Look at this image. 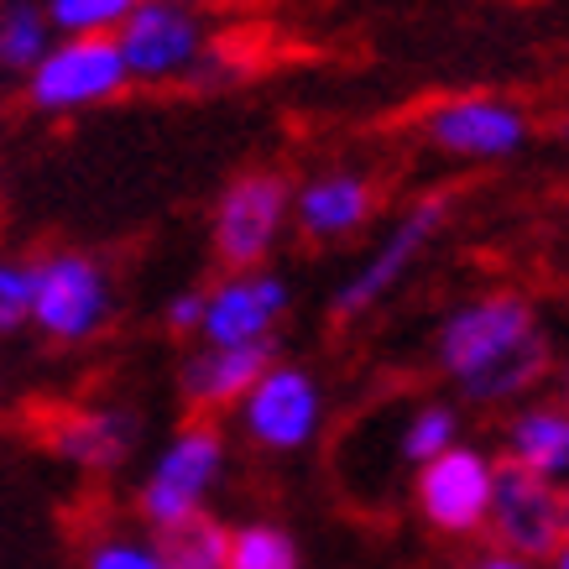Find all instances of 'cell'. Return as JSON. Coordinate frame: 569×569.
I'll list each match as a JSON object with an SVG mask.
<instances>
[{
	"mask_svg": "<svg viewBox=\"0 0 569 569\" xmlns=\"http://www.w3.org/2000/svg\"><path fill=\"white\" fill-rule=\"evenodd\" d=\"M486 528L497 538V553H512L522 565L553 559L565 549V491L533 470L501 460L491 470V512Z\"/></svg>",
	"mask_w": 569,
	"mask_h": 569,
	"instance_id": "1",
	"label": "cell"
},
{
	"mask_svg": "<svg viewBox=\"0 0 569 569\" xmlns=\"http://www.w3.org/2000/svg\"><path fill=\"white\" fill-rule=\"evenodd\" d=\"M220 466H224V439L214 423H189L178 433L173 445L157 455L152 476L141 486V518L152 522L157 533L173 528V522H189L204 512V497L209 486L220 481Z\"/></svg>",
	"mask_w": 569,
	"mask_h": 569,
	"instance_id": "2",
	"label": "cell"
},
{
	"mask_svg": "<svg viewBox=\"0 0 569 569\" xmlns=\"http://www.w3.org/2000/svg\"><path fill=\"white\" fill-rule=\"evenodd\" d=\"M538 335V313L522 293H486L466 309H455L439 329V366L449 381L481 377L486 366H497L507 350Z\"/></svg>",
	"mask_w": 569,
	"mask_h": 569,
	"instance_id": "3",
	"label": "cell"
},
{
	"mask_svg": "<svg viewBox=\"0 0 569 569\" xmlns=\"http://www.w3.org/2000/svg\"><path fill=\"white\" fill-rule=\"evenodd\" d=\"M126 89V63L116 37H69L48 48L42 63L27 73V100L37 110H84Z\"/></svg>",
	"mask_w": 569,
	"mask_h": 569,
	"instance_id": "4",
	"label": "cell"
},
{
	"mask_svg": "<svg viewBox=\"0 0 569 569\" xmlns=\"http://www.w3.org/2000/svg\"><path fill=\"white\" fill-rule=\"evenodd\" d=\"M32 319L52 340H89L110 319V277L94 257L63 251V257L37 261V298Z\"/></svg>",
	"mask_w": 569,
	"mask_h": 569,
	"instance_id": "5",
	"label": "cell"
},
{
	"mask_svg": "<svg viewBox=\"0 0 569 569\" xmlns=\"http://www.w3.org/2000/svg\"><path fill=\"white\" fill-rule=\"evenodd\" d=\"M445 214H449V193H423L418 204H408V214L392 224V236H387V241L371 251V261H366L361 272L335 293V319H356V313L377 309V298L392 293L397 282H402V272L433 246Z\"/></svg>",
	"mask_w": 569,
	"mask_h": 569,
	"instance_id": "6",
	"label": "cell"
},
{
	"mask_svg": "<svg viewBox=\"0 0 569 569\" xmlns=\"http://www.w3.org/2000/svg\"><path fill=\"white\" fill-rule=\"evenodd\" d=\"M491 460L481 449L455 445L445 449L439 460L418 470V512L429 528L439 533H476L486 528V512H491Z\"/></svg>",
	"mask_w": 569,
	"mask_h": 569,
	"instance_id": "7",
	"label": "cell"
},
{
	"mask_svg": "<svg viewBox=\"0 0 569 569\" xmlns=\"http://www.w3.org/2000/svg\"><path fill=\"white\" fill-rule=\"evenodd\" d=\"M288 214V183L277 173H246L214 204V251L230 267H257L272 251Z\"/></svg>",
	"mask_w": 569,
	"mask_h": 569,
	"instance_id": "8",
	"label": "cell"
},
{
	"mask_svg": "<svg viewBox=\"0 0 569 569\" xmlns=\"http://www.w3.org/2000/svg\"><path fill=\"white\" fill-rule=\"evenodd\" d=\"M116 48H121L126 79H168L193 69L204 32L183 6H131V17L116 32Z\"/></svg>",
	"mask_w": 569,
	"mask_h": 569,
	"instance_id": "9",
	"label": "cell"
},
{
	"mask_svg": "<svg viewBox=\"0 0 569 569\" xmlns=\"http://www.w3.org/2000/svg\"><path fill=\"white\" fill-rule=\"evenodd\" d=\"M423 141L449 157H512L528 141V116L507 100H445L423 116Z\"/></svg>",
	"mask_w": 569,
	"mask_h": 569,
	"instance_id": "10",
	"label": "cell"
},
{
	"mask_svg": "<svg viewBox=\"0 0 569 569\" xmlns=\"http://www.w3.org/2000/svg\"><path fill=\"white\" fill-rule=\"evenodd\" d=\"M241 423L261 449L309 445L313 423H319V387H313V377L298 371V366H272V371L246 392Z\"/></svg>",
	"mask_w": 569,
	"mask_h": 569,
	"instance_id": "11",
	"label": "cell"
},
{
	"mask_svg": "<svg viewBox=\"0 0 569 569\" xmlns=\"http://www.w3.org/2000/svg\"><path fill=\"white\" fill-rule=\"evenodd\" d=\"M282 303H288L282 277L241 272L204 298V325L199 329H204L209 350L257 346V340H272V325H277V313H282Z\"/></svg>",
	"mask_w": 569,
	"mask_h": 569,
	"instance_id": "12",
	"label": "cell"
},
{
	"mask_svg": "<svg viewBox=\"0 0 569 569\" xmlns=\"http://www.w3.org/2000/svg\"><path fill=\"white\" fill-rule=\"evenodd\" d=\"M137 413L126 408H63L48 413L42 439L52 455H63L79 470H116L137 445Z\"/></svg>",
	"mask_w": 569,
	"mask_h": 569,
	"instance_id": "13",
	"label": "cell"
},
{
	"mask_svg": "<svg viewBox=\"0 0 569 569\" xmlns=\"http://www.w3.org/2000/svg\"><path fill=\"white\" fill-rule=\"evenodd\" d=\"M267 371H272V340L236 350H199L183 361V397H189V408H224L251 392Z\"/></svg>",
	"mask_w": 569,
	"mask_h": 569,
	"instance_id": "14",
	"label": "cell"
},
{
	"mask_svg": "<svg viewBox=\"0 0 569 569\" xmlns=\"http://www.w3.org/2000/svg\"><path fill=\"white\" fill-rule=\"evenodd\" d=\"M371 204H377V193L361 173H325L298 193V224L313 241H335V236L361 230Z\"/></svg>",
	"mask_w": 569,
	"mask_h": 569,
	"instance_id": "15",
	"label": "cell"
},
{
	"mask_svg": "<svg viewBox=\"0 0 569 569\" xmlns=\"http://www.w3.org/2000/svg\"><path fill=\"white\" fill-rule=\"evenodd\" d=\"M507 460L522 470H533L543 481L553 476H569V413L565 408H522L512 423H507Z\"/></svg>",
	"mask_w": 569,
	"mask_h": 569,
	"instance_id": "16",
	"label": "cell"
},
{
	"mask_svg": "<svg viewBox=\"0 0 569 569\" xmlns=\"http://www.w3.org/2000/svg\"><path fill=\"white\" fill-rule=\"evenodd\" d=\"M543 371H549V335L538 329L533 340H522L518 350H507L497 366H486L481 377L460 381V392L470 397V402H507V397L528 392V387H538L543 381Z\"/></svg>",
	"mask_w": 569,
	"mask_h": 569,
	"instance_id": "17",
	"label": "cell"
},
{
	"mask_svg": "<svg viewBox=\"0 0 569 569\" xmlns=\"http://www.w3.org/2000/svg\"><path fill=\"white\" fill-rule=\"evenodd\" d=\"M157 559L162 569H224V549H230V533H224L220 522L199 512L189 522H173V528H162L152 538Z\"/></svg>",
	"mask_w": 569,
	"mask_h": 569,
	"instance_id": "18",
	"label": "cell"
},
{
	"mask_svg": "<svg viewBox=\"0 0 569 569\" xmlns=\"http://www.w3.org/2000/svg\"><path fill=\"white\" fill-rule=\"evenodd\" d=\"M224 569H298V549L293 538L272 528V522H246V528L230 533Z\"/></svg>",
	"mask_w": 569,
	"mask_h": 569,
	"instance_id": "19",
	"label": "cell"
},
{
	"mask_svg": "<svg viewBox=\"0 0 569 569\" xmlns=\"http://www.w3.org/2000/svg\"><path fill=\"white\" fill-rule=\"evenodd\" d=\"M48 52V17L32 6H6L0 11V69L32 73Z\"/></svg>",
	"mask_w": 569,
	"mask_h": 569,
	"instance_id": "20",
	"label": "cell"
},
{
	"mask_svg": "<svg viewBox=\"0 0 569 569\" xmlns=\"http://www.w3.org/2000/svg\"><path fill=\"white\" fill-rule=\"evenodd\" d=\"M131 17V0H52L48 21L69 37H110Z\"/></svg>",
	"mask_w": 569,
	"mask_h": 569,
	"instance_id": "21",
	"label": "cell"
},
{
	"mask_svg": "<svg viewBox=\"0 0 569 569\" xmlns=\"http://www.w3.org/2000/svg\"><path fill=\"white\" fill-rule=\"evenodd\" d=\"M445 449H455V413H449L445 402H429V408H418L408 418V429H402V455L413 460V466H429L439 460Z\"/></svg>",
	"mask_w": 569,
	"mask_h": 569,
	"instance_id": "22",
	"label": "cell"
},
{
	"mask_svg": "<svg viewBox=\"0 0 569 569\" xmlns=\"http://www.w3.org/2000/svg\"><path fill=\"white\" fill-rule=\"evenodd\" d=\"M79 569H162V559H157V549L147 543V538L137 533H94L84 543V559H79Z\"/></svg>",
	"mask_w": 569,
	"mask_h": 569,
	"instance_id": "23",
	"label": "cell"
},
{
	"mask_svg": "<svg viewBox=\"0 0 569 569\" xmlns=\"http://www.w3.org/2000/svg\"><path fill=\"white\" fill-rule=\"evenodd\" d=\"M37 261H0V335H11L32 319Z\"/></svg>",
	"mask_w": 569,
	"mask_h": 569,
	"instance_id": "24",
	"label": "cell"
},
{
	"mask_svg": "<svg viewBox=\"0 0 569 569\" xmlns=\"http://www.w3.org/2000/svg\"><path fill=\"white\" fill-rule=\"evenodd\" d=\"M204 298L209 293H178L173 303H168V329H173V335H193V329L204 325Z\"/></svg>",
	"mask_w": 569,
	"mask_h": 569,
	"instance_id": "25",
	"label": "cell"
},
{
	"mask_svg": "<svg viewBox=\"0 0 569 569\" xmlns=\"http://www.w3.org/2000/svg\"><path fill=\"white\" fill-rule=\"evenodd\" d=\"M470 569H533V565H522V559H512V553H486L481 565H470Z\"/></svg>",
	"mask_w": 569,
	"mask_h": 569,
	"instance_id": "26",
	"label": "cell"
},
{
	"mask_svg": "<svg viewBox=\"0 0 569 569\" xmlns=\"http://www.w3.org/2000/svg\"><path fill=\"white\" fill-rule=\"evenodd\" d=\"M559 408L569 413V366H565V377H559Z\"/></svg>",
	"mask_w": 569,
	"mask_h": 569,
	"instance_id": "27",
	"label": "cell"
},
{
	"mask_svg": "<svg viewBox=\"0 0 569 569\" xmlns=\"http://www.w3.org/2000/svg\"><path fill=\"white\" fill-rule=\"evenodd\" d=\"M553 569H569V538H565V549L553 553Z\"/></svg>",
	"mask_w": 569,
	"mask_h": 569,
	"instance_id": "28",
	"label": "cell"
}]
</instances>
